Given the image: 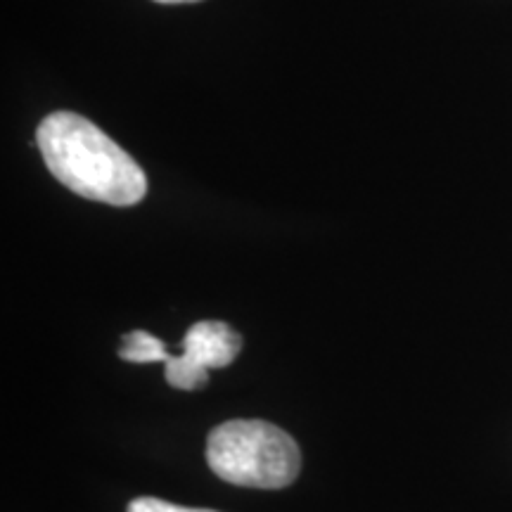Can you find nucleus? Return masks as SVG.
<instances>
[{"label": "nucleus", "mask_w": 512, "mask_h": 512, "mask_svg": "<svg viewBox=\"0 0 512 512\" xmlns=\"http://www.w3.org/2000/svg\"><path fill=\"white\" fill-rule=\"evenodd\" d=\"M36 145L50 174L86 200L133 207L147 195L136 159L81 114H48L36 131Z\"/></svg>", "instance_id": "1"}, {"label": "nucleus", "mask_w": 512, "mask_h": 512, "mask_svg": "<svg viewBox=\"0 0 512 512\" xmlns=\"http://www.w3.org/2000/svg\"><path fill=\"white\" fill-rule=\"evenodd\" d=\"M207 463L214 475L249 489H285L302 470L297 441L266 420H228L209 434Z\"/></svg>", "instance_id": "2"}, {"label": "nucleus", "mask_w": 512, "mask_h": 512, "mask_svg": "<svg viewBox=\"0 0 512 512\" xmlns=\"http://www.w3.org/2000/svg\"><path fill=\"white\" fill-rule=\"evenodd\" d=\"M242 349V337L221 320H200L185 332L183 354L164 363L166 382L176 389H204L211 368H226Z\"/></svg>", "instance_id": "3"}, {"label": "nucleus", "mask_w": 512, "mask_h": 512, "mask_svg": "<svg viewBox=\"0 0 512 512\" xmlns=\"http://www.w3.org/2000/svg\"><path fill=\"white\" fill-rule=\"evenodd\" d=\"M119 356L128 363H166L171 358L169 351L164 349L162 339L145 330H133L121 339Z\"/></svg>", "instance_id": "4"}, {"label": "nucleus", "mask_w": 512, "mask_h": 512, "mask_svg": "<svg viewBox=\"0 0 512 512\" xmlns=\"http://www.w3.org/2000/svg\"><path fill=\"white\" fill-rule=\"evenodd\" d=\"M126 512H216V510H204V508H183V505L162 501V498H136V501L128 503Z\"/></svg>", "instance_id": "5"}, {"label": "nucleus", "mask_w": 512, "mask_h": 512, "mask_svg": "<svg viewBox=\"0 0 512 512\" xmlns=\"http://www.w3.org/2000/svg\"><path fill=\"white\" fill-rule=\"evenodd\" d=\"M155 3H162V5H178V3H197V0H155Z\"/></svg>", "instance_id": "6"}]
</instances>
